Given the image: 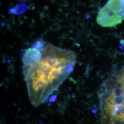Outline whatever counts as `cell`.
<instances>
[{
	"label": "cell",
	"mask_w": 124,
	"mask_h": 124,
	"mask_svg": "<svg viewBox=\"0 0 124 124\" xmlns=\"http://www.w3.org/2000/svg\"><path fill=\"white\" fill-rule=\"evenodd\" d=\"M75 53L48 44L36 62L24 65L23 73L30 101L33 106L43 103L73 71Z\"/></svg>",
	"instance_id": "cell-1"
},
{
	"label": "cell",
	"mask_w": 124,
	"mask_h": 124,
	"mask_svg": "<svg viewBox=\"0 0 124 124\" xmlns=\"http://www.w3.org/2000/svg\"><path fill=\"white\" fill-rule=\"evenodd\" d=\"M100 124H124V96L118 85H102L98 93Z\"/></svg>",
	"instance_id": "cell-2"
},
{
	"label": "cell",
	"mask_w": 124,
	"mask_h": 124,
	"mask_svg": "<svg viewBox=\"0 0 124 124\" xmlns=\"http://www.w3.org/2000/svg\"><path fill=\"white\" fill-rule=\"evenodd\" d=\"M123 19L115 9L106 4L100 9L97 18L98 24L103 27H114L120 24Z\"/></svg>",
	"instance_id": "cell-3"
},
{
	"label": "cell",
	"mask_w": 124,
	"mask_h": 124,
	"mask_svg": "<svg viewBox=\"0 0 124 124\" xmlns=\"http://www.w3.org/2000/svg\"><path fill=\"white\" fill-rule=\"evenodd\" d=\"M42 50L33 46L26 50L22 58L24 65L31 64L40 59L42 56Z\"/></svg>",
	"instance_id": "cell-4"
},
{
	"label": "cell",
	"mask_w": 124,
	"mask_h": 124,
	"mask_svg": "<svg viewBox=\"0 0 124 124\" xmlns=\"http://www.w3.org/2000/svg\"><path fill=\"white\" fill-rule=\"evenodd\" d=\"M107 4L115 9L124 20V0H108Z\"/></svg>",
	"instance_id": "cell-5"
},
{
	"label": "cell",
	"mask_w": 124,
	"mask_h": 124,
	"mask_svg": "<svg viewBox=\"0 0 124 124\" xmlns=\"http://www.w3.org/2000/svg\"><path fill=\"white\" fill-rule=\"evenodd\" d=\"M117 84L124 95V70L117 77Z\"/></svg>",
	"instance_id": "cell-6"
}]
</instances>
